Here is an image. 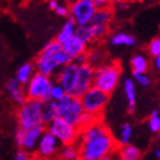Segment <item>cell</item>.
Masks as SVG:
<instances>
[{
	"label": "cell",
	"mask_w": 160,
	"mask_h": 160,
	"mask_svg": "<svg viewBox=\"0 0 160 160\" xmlns=\"http://www.w3.org/2000/svg\"><path fill=\"white\" fill-rule=\"evenodd\" d=\"M71 62L72 59L63 51L62 44L55 39L51 40L44 46L36 59L35 66L38 73L51 78L52 75L56 74L62 67Z\"/></svg>",
	"instance_id": "obj_1"
},
{
	"label": "cell",
	"mask_w": 160,
	"mask_h": 160,
	"mask_svg": "<svg viewBox=\"0 0 160 160\" xmlns=\"http://www.w3.org/2000/svg\"><path fill=\"white\" fill-rule=\"evenodd\" d=\"M80 160H100L102 157L117 150V140L109 132L98 138L78 141Z\"/></svg>",
	"instance_id": "obj_2"
},
{
	"label": "cell",
	"mask_w": 160,
	"mask_h": 160,
	"mask_svg": "<svg viewBox=\"0 0 160 160\" xmlns=\"http://www.w3.org/2000/svg\"><path fill=\"white\" fill-rule=\"evenodd\" d=\"M121 66L119 63L113 62L94 68L93 86L107 94H111L117 88L121 78Z\"/></svg>",
	"instance_id": "obj_3"
},
{
	"label": "cell",
	"mask_w": 160,
	"mask_h": 160,
	"mask_svg": "<svg viewBox=\"0 0 160 160\" xmlns=\"http://www.w3.org/2000/svg\"><path fill=\"white\" fill-rule=\"evenodd\" d=\"M83 113H84V110H83L80 98L65 94L58 102H56L57 118H61L74 127L78 128Z\"/></svg>",
	"instance_id": "obj_4"
},
{
	"label": "cell",
	"mask_w": 160,
	"mask_h": 160,
	"mask_svg": "<svg viewBox=\"0 0 160 160\" xmlns=\"http://www.w3.org/2000/svg\"><path fill=\"white\" fill-rule=\"evenodd\" d=\"M44 103L36 100L27 99L24 104L20 105L17 114L19 128L27 130L32 127H37L43 124L42 114H43Z\"/></svg>",
	"instance_id": "obj_5"
},
{
	"label": "cell",
	"mask_w": 160,
	"mask_h": 160,
	"mask_svg": "<svg viewBox=\"0 0 160 160\" xmlns=\"http://www.w3.org/2000/svg\"><path fill=\"white\" fill-rule=\"evenodd\" d=\"M53 84V81L49 76L36 72L26 84L27 88L25 92L27 99L36 100L43 103L49 101V93Z\"/></svg>",
	"instance_id": "obj_6"
},
{
	"label": "cell",
	"mask_w": 160,
	"mask_h": 160,
	"mask_svg": "<svg viewBox=\"0 0 160 160\" xmlns=\"http://www.w3.org/2000/svg\"><path fill=\"white\" fill-rule=\"evenodd\" d=\"M47 131L58 140L62 146L76 143L80 137V129L67 123L61 118H56L53 122L49 123L47 126Z\"/></svg>",
	"instance_id": "obj_7"
},
{
	"label": "cell",
	"mask_w": 160,
	"mask_h": 160,
	"mask_svg": "<svg viewBox=\"0 0 160 160\" xmlns=\"http://www.w3.org/2000/svg\"><path fill=\"white\" fill-rule=\"evenodd\" d=\"M80 100L84 112L100 117L109 102V94L96 88L95 86H92L81 96Z\"/></svg>",
	"instance_id": "obj_8"
},
{
	"label": "cell",
	"mask_w": 160,
	"mask_h": 160,
	"mask_svg": "<svg viewBox=\"0 0 160 160\" xmlns=\"http://www.w3.org/2000/svg\"><path fill=\"white\" fill-rule=\"evenodd\" d=\"M95 10L93 0H74L69 5V18L76 26L90 25Z\"/></svg>",
	"instance_id": "obj_9"
},
{
	"label": "cell",
	"mask_w": 160,
	"mask_h": 160,
	"mask_svg": "<svg viewBox=\"0 0 160 160\" xmlns=\"http://www.w3.org/2000/svg\"><path fill=\"white\" fill-rule=\"evenodd\" d=\"M78 68H80L78 65L71 62L67 65L62 67L58 72L56 73L57 83L64 88L65 93L68 94V95L74 96L75 88H76V85H78Z\"/></svg>",
	"instance_id": "obj_10"
},
{
	"label": "cell",
	"mask_w": 160,
	"mask_h": 160,
	"mask_svg": "<svg viewBox=\"0 0 160 160\" xmlns=\"http://www.w3.org/2000/svg\"><path fill=\"white\" fill-rule=\"evenodd\" d=\"M61 147L62 144L58 142V140L51 132L45 130L39 138V141L36 147V152L38 158L54 160L56 157H58Z\"/></svg>",
	"instance_id": "obj_11"
},
{
	"label": "cell",
	"mask_w": 160,
	"mask_h": 160,
	"mask_svg": "<svg viewBox=\"0 0 160 160\" xmlns=\"http://www.w3.org/2000/svg\"><path fill=\"white\" fill-rule=\"evenodd\" d=\"M94 78V68L88 64L81 65L78 68V85L75 88V98H81L88 88L93 86Z\"/></svg>",
	"instance_id": "obj_12"
},
{
	"label": "cell",
	"mask_w": 160,
	"mask_h": 160,
	"mask_svg": "<svg viewBox=\"0 0 160 160\" xmlns=\"http://www.w3.org/2000/svg\"><path fill=\"white\" fill-rule=\"evenodd\" d=\"M44 131H45L44 124L24 130V137H22V142L20 148H22V150L28 152H32L34 150H36L39 138Z\"/></svg>",
	"instance_id": "obj_13"
},
{
	"label": "cell",
	"mask_w": 160,
	"mask_h": 160,
	"mask_svg": "<svg viewBox=\"0 0 160 160\" xmlns=\"http://www.w3.org/2000/svg\"><path fill=\"white\" fill-rule=\"evenodd\" d=\"M62 48L72 61L75 57L80 56L82 54H85L88 52V45L83 40H81L78 36H73L72 38L64 42L62 44Z\"/></svg>",
	"instance_id": "obj_14"
},
{
	"label": "cell",
	"mask_w": 160,
	"mask_h": 160,
	"mask_svg": "<svg viewBox=\"0 0 160 160\" xmlns=\"http://www.w3.org/2000/svg\"><path fill=\"white\" fill-rule=\"evenodd\" d=\"M6 88H7V92H8V94L10 95L11 99H12V101L16 102L17 104L22 105V104H24L27 101L26 92L22 90V84L16 78H12V80L9 81L7 83Z\"/></svg>",
	"instance_id": "obj_15"
},
{
	"label": "cell",
	"mask_w": 160,
	"mask_h": 160,
	"mask_svg": "<svg viewBox=\"0 0 160 160\" xmlns=\"http://www.w3.org/2000/svg\"><path fill=\"white\" fill-rule=\"evenodd\" d=\"M123 88H124V94L128 101V111L133 112L136 110L137 103V90L134 81L132 78H126L123 81Z\"/></svg>",
	"instance_id": "obj_16"
},
{
	"label": "cell",
	"mask_w": 160,
	"mask_h": 160,
	"mask_svg": "<svg viewBox=\"0 0 160 160\" xmlns=\"http://www.w3.org/2000/svg\"><path fill=\"white\" fill-rule=\"evenodd\" d=\"M118 155H119L120 160H140L142 152L138 147L129 143L121 146L118 150Z\"/></svg>",
	"instance_id": "obj_17"
},
{
	"label": "cell",
	"mask_w": 160,
	"mask_h": 160,
	"mask_svg": "<svg viewBox=\"0 0 160 160\" xmlns=\"http://www.w3.org/2000/svg\"><path fill=\"white\" fill-rule=\"evenodd\" d=\"M110 44L112 46H126V47H132L136 46L137 40L132 35L124 32H119L112 35L110 38Z\"/></svg>",
	"instance_id": "obj_18"
},
{
	"label": "cell",
	"mask_w": 160,
	"mask_h": 160,
	"mask_svg": "<svg viewBox=\"0 0 160 160\" xmlns=\"http://www.w3.org/2000/svg\"><path fill=\"white\" fill-rule=\"evenodd\" d=\"M76 28H78L76 24H75L71 18H67L66 22H64L63 27H62L61 30H59V32L57 34L56 40L58 43L63 44L64 42H66L67 39H69V38H72L73 36H75V34H76Z\"/></svg>",
	"instance_id": "obj_19"
},
{
	"label": "cell",
	"mask_w": 160,
	"mask_h": 160,
	"mask_svg": "<svg viewBox=\"0 0 160 160\" xmlns=\"http://www.w3.org/2000/svg\"><path fill=\"white\" fill-rule=\"evenodd\" d=\"M113 18V10L110 8V6L104 7L101 9H96L94 12V16L92 18L91 24L93 25H108L111 22Z\"/></svg>",
	"instance_id": "obj_20"
},
{
	"label": "cell",
	"mask_w": 160,
	"mask_h": 160,
	"mask_svg": "<svg viewBox=\"0 0 160 160\" xmlns=\"http://www.w3.org/2000/svg\"><path fill=\"white\" fill-rule=\"evenodd\" d=\"M59 160H80V148L78 143L62 146L58 152Z\"/></svg>",
	"instance_id": "obj_21"
},
{
	"label": "cell",
	"mask_w": 160,
	"mask_h": 160,
	"mask_svg": "<svg viewBox=\"0 0 160 160\" xmlns=\"http://www.w3.org/2000/svg\"><path fill=\"white\" fill-rule=\"evenodd\" d=\"M131 67L133 73H139V74H144L147 73L149 68V61L143 54H136L131 58Z\"/></svg>",
	"instance_id": "obj_22"
},
{
	"label": "cell",
	"mask_w": 160,
	"mask_h": 160,
	"mask_svg": "<svg viewBox=\"0 0 160 160\" xmlns=\"http://www.w3.org/2000/svg\"><path fill=\"white\" fill-rule=\"evenodd\" d=\"M57 118L56 114V102L54 101H47L44 103L43 108V114H42V122L43 124L48 126L49 123L53 122Z\"/></svg>",
	"instance_id": "obj_23"
},
{
	"label": "cell",
	"mask_w": 160,
	"mask_h": 160,
	"mask_svg": "<svg viewBox=\"0 0 160 160\" xmlns=\"http://www.w3.org/2000/svg\"><path fill=\"white\" fill-rule=\"evenodd\" d=\"M34 74V66L32 64H29V63H26V64H22L18 68L16 74V80L22 85H24V84H27L29 82V80Z\"/></svg>",
	"instance_id": "obj_24"
},
{
	"label": "cell",
	"mask_w": 160,
	"mask_h": 160,
	"mask_svg": "<svg viewBox=\"0 0 160 160\" xmlns=\"http://www.w3.org/2000/svg\"><path fill=\"white\" fill-rule=\"evenodd\" d=\"M75 36H78V37L80 38L81 40H83V42L86 44V45L95 40L91 24H90V25H85V26H78Z\"/></svg>",
	"instance_id": "obj_25"
},
{
	"label": "cell",
	"mask_w": 160,
	"mask_h": 160,
	"mask_svg": "<svg viewBox=\"0 0 160 160\" xmlns=\"http://www.w3.org/2000/svg\"><path fill=\"white\" fill-rule=\"evenodd\" d=\"M133 136V128L130 123H124L122 127H121L120 134H119V143L121 146H124V144H129Z\"/></svg>",
	"instance_id": "obj_26"
},
{
	"label": "cell",
	"mask_w": 160,
	"mask_h": 160,
	"mask_svg": "<svg viewBox=\"0 0 160 160\" xmlns=\"http://www.w3.org/2000/svg\"><path fill=\"white\" fill-rule=\"evenodd\" d=\"M86 55H88V64L90 66H92L93 68H96L102 65V62H103V53L100 52L99 49H92L90 52H86Z\"/></svg>",
	"instance_id": "obj_27"
},
{
	"label": "cell",
	"mask_w": 160,
	"mask_h": 160,
	"mask_svg": "<svg viewBox=\"0 0 160 160\" xmlns=\"http://www.w3.org/2000/svg\"><path fill=\"white\" fill-rule=\"evenodd\" d=\"M148 127L152 133H160V115L158 110H152L150 113Z\"/></svg>",
	"instance_id": "obj_28"
},
{
	"label": "cell",
	"mask_w": 160,
	"mask_h": 160,
	"mask_svg": "<svg viewBox=\"0 0 160 160\" xmlns=\"http://www.w3.org/2000/svg\"><path fill=\"white\" fill-rule=\"evenodd\" d=\"M98 121H100V117L92 114V113L84 112L82 114V117H81L78 129H84V128H86V127H90V126H92V124H94L95 122H98Z\"/></svg>",
	"instance_id": "obj_29"
},
{
	"label": "cell",
	"mask_w": 160,
	"mask_h": 160,
	"mask_svg": "<svg viewBox=\"0 0 160 160\" xmlns=\"http://www.w3.org/2000/svg\"><path fill=\"white\" fill-rule=\"evenodd\" d=\"M65 94L66 93H65L64 88H62L58 83H55V84H53V86H52V88H51L49 100H51V101H54V102H58Z\"/></svg>",
	"instance_id": "obj_30"
},
{
	"label": "cell",
	"mask_w": 160,
	"mask_h": 160,
	"mask_svg": "<svg viewBox=\"0 0 160 160\" xmlns=\"http://www.w3.org/2000/svg\"><path fill=\"white\" fill-rule=\"evenodd\" d=\"M148 53L150 56L157 57L160 55V38H153L148 45Z\"/></svg>",
	"instance_id": "obj_31"
},
{
	"label": "cell",
	"mask_w": 160,
	"mask_h": 160,
	"mask_svg": "<svg viewBox=\"0 0 160 160\" xmlns=\"http://www.w3.org/2000/svg\"><path fill=\"white\" fill-rule=\"evenodd\" d=\"M92 29H93L94 38L95 39H100V38L104 37L109 32V26L108 25H93L91 24Z\"/></svg>",
	"instance_id": "obj_32"
},
{
	"label": "cell",
	"mask_w": 160,
	"mask_h": 160,
	"mask_svg": "<svg viewBox=\"0 0 160 160\" xmlns=\"http://www.w3.org/2000/svg\"><path fill=\"white\" fill-rule=\"evenodd\" d=\"M133 78L139 85L143 86V88H147L150 85V78L147 75V73L144 74H139V73H133Z\"/></svg>",
	"instance_id": "obj_33"
},
{
	"label": "cell",
	"mask_w": 160,
	"mask_h": 160,
	"mask_svg": "<svg viewBox=\"0 0 160 160\" xmlns=\"http://www.w3.org/2000/svg\"><path fill=\"white\" fill-rule=\"evenodd\" d=\"M55 12L58 15L59 17H69V6H67L66 3H59V6L57 7V9L55 10Z\"/></svg>",
	"instance_id": "obj_34"
},
{
	"label": "cell",
	"mask_w": 160,
	"mask_h": 160,
	"mask_svg": "<svg viewBox=\"0 0 160 160\" xmlns=\"http://www.w3.org/2000/svg\"><path fill=\"white\" fill-rule=\"evenodd\" d=\"M13 160H34L32 153L28 151H25V150H20L15 155Z\"/></svg>",
	"instance_id": "obj_35"
},
{
	"label": "cell",
	"mask_w": 160,
	"mask_h": 160,
	"mask_svg": "<svg viewBox=\"0 0 160 160\" xmlns=\"http://www.w3.org/2000/svg\"><path fill=\"white\" fill-rule=\"evenodd\" d=\"M72 62H73V63H75L76 65H78V66H81V65H84V64H88V55H86V53L82 54V55H80V56L75 57Z\"/></svg>",
	"instance_id": "obj_36"
},
{
	"label": "cell",
	"mask_w": 160,
	"mask_h": 160,
	"mask_svg": "<svg viewBox=\"0 0 160 160\" xmlns=\"http://www.w3.org/2000/svg\"><path fill=\"white\" fill-rule=\"evenodd\" d=\"M100 160H120V158H119V155H118V151L115 150V151L110 152V153L105 155L104 157H102Z\"/></svg>",
	"instance_id": "obj_37"
},
{
	"label": "cell",
	"mask_w": 160,
	"mask_h": 160,
	"mask_svg": "<svg viewBox=\"0 0 160 160\" xmlns=\"http://www.w3.org/2000/svg\"><path fill=\"white\" fill-rule=\"evenodd\" d=\"M127 7H128V2L124 1V0H119L118 2H115V9L117 10H126Z\"/></svg>",
	"instance_id": "obj_38"
},
{
	"label": "cell",
	"mask_w": 160,
	"mask_h": 160,
	"mask_svg": "<svg viewBox=\"0 0 160 160\" xmlns=\"http://www.w3.org/2000/svg\"><path fill=\"white\" fill-rule=\"evenodd\" d=\"M94 2V6H95L96 9H101V8H104V7H108L109 3L105 1V0H93Z\"/></svg>",
	"instance_id": "obj_39"
},
{
	"label": "cell",
	"mask_w": 160,
	"mask_h": 160,
	"mask_svg": "<svg viewBox=\"0 0 160 160\" xmlns=\"http://www.w3.org/2000/svg\"><path fill=\"white\" fill-rule=\"evenodd\" d=\"M48 6H49V8L52 9V10H56L57 7L59 6V1L58 0H49L48 1Z\"/></svg>",
	"instance_id": "obj_40"
},
{
	"label": "cell",
	"mask_w": 160,
	"mask_h": 160,
	"mask_svg": "<svg viewBox=\"0 0 160 160\" xmlns=\"http://www.w3.org/2000/svg\"><path fill=\"white\" fill-rule=\"evenodd\" d=\"M153 65H155V67L158 69V71H160V55H159V56H157V57H155Z\"/></svg>",
	"instance_id": "obj_41"
},
{
	"label": "cell",
	"mask_w": 160,
	"mask_h": 160,
	"mask_svg": "<svg viewBox=\"0 0 160 160\" xmlns=\"http://www.w3.org/2000/svg\"><path fill=\"white\" fill-rule=\"evenodd\" d=\"M153 153H155V157L156 158L160 159V149H159V148H156L155 151H153Z\"/></svg>",
	"instance_id": "obj_42"
},
{
	"label": "cell",
	"mask_w": 160,
	"mask_h": 160,
	"mask_svg": "<svg viewBox=\"0 0 160 160\" xmlns=\"http://www.w3.org/2000/svg\"><path fill=\"white\" fill-rule=\"evenodd\" d=\"M105 1H107V2L109 3V5H111V3H115V2H118L119 0H105Z\"/></svg>",
	"instance_id": "obj_43"
},
{
	"label": "cell",
	"mask_w": 160,
	"mask_h": 160,
	"mask_svg": "<svg viewBox=\"0 0 160 160\" xmlns=\"http://www.w3.org/2000/svg\"><path fill=\"white\" fill-rule=\"evenodd\" d=\"M63 2H65V3H72L74 0H62Z\"/></svg>",
	"instance_id": "obj_44"
},
{
	"label": "cell",
	"mask_w": 160,
	"mask_h": 160,
	"mask_svg": "<svg viewBox=\"0 0 160 160\" xmlns=\"http://www.w3.org/2000/svg\"><path fill=\"white\" fill-rule=\"evenodd\" d=\"M127 2H133V1H138V0H124Z\"/></svg>",
	"instance_id": "obj_45"
},
{
	"label": "cell",
	"mask_w": 160,
	"mask_h": 160,
	"mask_svg": "<svg viewBox=\"0 0 160 160\" xmlns=\"http://www.w3.org/2000/svg\"><path fill=\"white\" fill-rule=\"evenodd\" d=\"M34 160H49V159H43V158H37V159H34Z\"/></svg>",
	"instance_id": "obj_46"
},
{
	"label": "cell",
	"mask_w": 160,
	"mask_h": 160,
	"mask_svg": "<svg viewBox=\"0 0 160 160\" xmlns=\"http://www.w3.org/2000/svg\"><path fill=\"white\" fill-rule=\"evenodd\" d=\"M158 148H159V149H160V146H159V147H158Z\"/></svg>",
	"instance_id": "obj_47"
}]
</instances>
